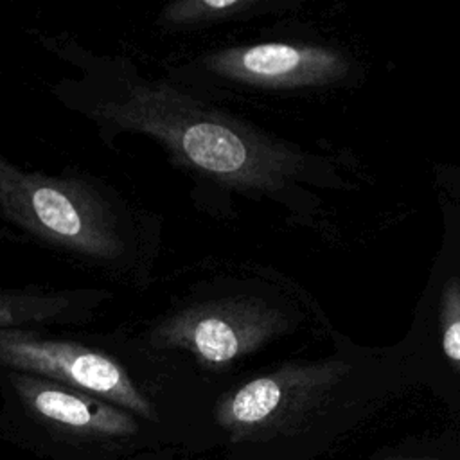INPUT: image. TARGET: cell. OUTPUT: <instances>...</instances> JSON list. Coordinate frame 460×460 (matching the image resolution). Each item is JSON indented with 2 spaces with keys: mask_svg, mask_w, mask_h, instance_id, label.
Wrapping results in <instances>:
<instances>
[{
  "mask_svg": "<svg viewBox=\"0 0 460 460\" xmlns=\"http://www.w3.org/2000/svg\"><path fill=\"white\" fill-rule=\"evenodd\" d=\"M93 113L115 129L144 133L187 169L223 185L268 192L304 165L286 142L162 81L129 79L101 99Z\"/></svg>",
  "mask_w": 460,
  "mask_h": 460,
  "instance_id": "obj_1",
  "label": "cell"
},
{
  "mask_svg": "<svg viewBox=\"0 0 460 460\" xmlns=\"http://www.w3.org/2000/svg\"><path fill=\"white\" fill-rule=\"evenodd\" d=\"M0 212L31 235L102 262L126 253L122 228L88 183L23 171L0 155Z\"/></svg>",
  "mask_w": 460,
  "mask_h": 460,
  "instance_id": "obj_2",
  "label": "cell"
},
{
  "mask_svg": "<svg viewBox=\"0 0 460 460\" xmlns=\"http://www.w3.org/2000/svg\"><path fill=\"white\" fill-rule=\"evenodd\" d=\"M289 329V318L257 298H225L185 307L162 320L151 341L162 349L190 352L210 368L255 352Z\"/></svg>",
  "mask_w": 460,
  "mask_h": 460,
  "instance_id": "obj_3",
  "label": "cell"
},
{
  "mask_svg": "<svg viewBox=\"0 0 460 460\" xmlns=\"http://www.w3.org/2000/svg\"><path fill=\"white\" fill-rule=\"evenodd\" d=\"M347 372L340 359L284 365L223 395L216 419L235 438L280 429L314 408Z\"/></svg>",
  "mask_w": 460,
  "mask_h": 460,
  "instance_id": "obj_4",
  "label": "cell"
},
{
  "mask_svg": "<svg viewBox=\"0 0 460 460\" xmlns=\"http://www.w3.org/2000/svg\"><path fill=\"white\" fill-rule=\"evenodd\" d=\"M0 365L95 394L144 417L153 415L151 402L126 368L83 343L41 338L20 327L0 329Z\"/></svg>",
  "mask_w": 460,
  "mask_h": 460,
  "instance_id": "obj_5",
  "label": "cell"
},
{
  "mask_svg": "<svg viewBox=\"0 0 460 460\" xmlns=\"http://www.w3.org/2000/svg\"><path fill=\"white\" fill-rule=\"evenodd\" d=\"M205 66L219 77L270 90L322 86L343 79L349 72L341 52L288 41L219 49L205 58Z\"/></svg>",
  "mask_w": 460,
  "mask_h": 460,
  "instance_id": "obj_6",
  "label": "cell"
},
{
  "mask_svg": "<svg viewBox=\"0 0 460 460\" xmlns=\"http://www.w3.org/2000/svg\"><path fill=\"white\" fill-rule=\"evenodd\" d=\"M13 385L32 411L50 422L97 435L124 437L137 431L129 413L59 383L16 374Z\"/></svg>",
  "mask_w": 460,
  "mask_h": 460,
  "instance_id": "obj_7",
  "label": "cell"
},
{
  "mask_svg": "<svg viewBox=\"0 0 460 460\" xmlns=\"http://www.w3.org/2000/svg\"><path fill=\"white\" fill-rule=\"evenodd\" d=\"M74 305L75 300L70 295L0 293V329L70 318Z\"/></svg>",
  "mask_w": 460,
  "mask_h": 460,
  "instance_id": "obj_8",
  "label": "cell"
},
{
  "mask_svg": "<svg viewBox=\"0 0 460 460\" xmlns=\"http://www.w3.org/2000/svg\"><path fill=\"white\" fill-rule=\"evenodd\" d=\"M257 5V0H180L162 11V20L171 25L212 23L244 16Z\"/></svg>",
  "mask_w": 460,
  "mask_h": 460,
  "instance_id": "obj_9",
  "label": "cell"
},
{
  "mask_svg": "<svg viewBox=\"0 0 460 460\" xmlns=\"http://www.w3.org/2000/svg\"><path fill=\"white\" fill-rule=\"evenodd\" d=\"M442 350L449 363L460 370V279L449 277L440 295Z\"/></svg>",
  "mask_w": 460,
  "mask_h": 460,
  "instance_id": "obj_10",
  "label": "cell"
}]
</instances>
